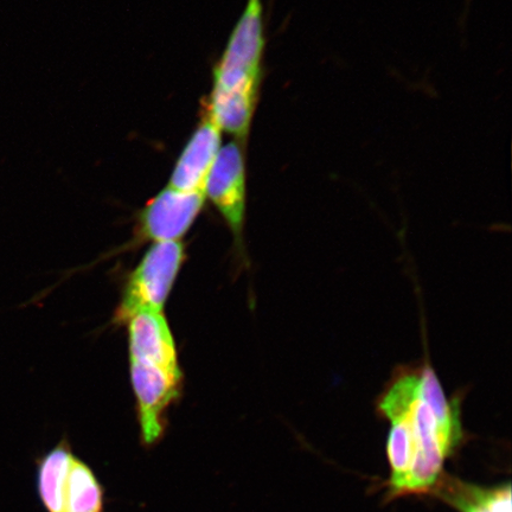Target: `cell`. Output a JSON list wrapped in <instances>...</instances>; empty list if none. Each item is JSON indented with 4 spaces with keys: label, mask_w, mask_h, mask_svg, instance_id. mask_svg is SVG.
<instances>
[{
    "label": "cell",
    "mask_w": 512,
    "mask_h": 512,
    "mask_svg": "<svg viewBox=\"0 0 512 512\" xmlns=\"http://www.w3.org/2000/svg\"><path fill=\"white\" fill-rule=\"evenodd\" d=\"M379 411L390 422L389 494L432 492L463 439L458 403L447 399L437 374L425 366L396 376L381 396Z\"/></svg>",
    "instance_id": "1"
},
{
    "label": "cell",
    "mask_w": 512,
    "mask_h": 512,
    "mask_svg": "<svg viewBox=\"0 0 512 512\" xmlns=\"http://www.w3.org/2000/svg\"><path fill=\"white\" fill-rule=\"evenodd\" d=\"M56 512H106L104 486L78 456L73 457L63 480Z\"/></svg>",
    "instance_id": "10"
},
{
    "label": "cell",
    "mask_w": 512,
    "mask_h": 512,
    "mask_svg": "<svg viewBox=\"0 0 512 512\" xmlns=\"http://www.w3.org/2000/svg\"><path fill=\"white\" fill-rule=\"evenodd\" d=\"M206 196L166 187L140 210L136 238L139 242L179 241L200 215Z\"/></svg>",
    "instance_id": "6"
},
{
    "label": "cell",
    "mask_w": 512,
    "mask_h": 512,
    "mask_svg": "<svg viewBox=\"0 0 512 512\" xmlns=\"http://www.w3.org/2000/svg\"><path fill=\"white\" fill-rule=\"evenodd\" d=\"M222 131L206 111L176 160L168 187L204 194L209 172L221 150Z\"/></svg>",
    "instance_id": "7"
},
{
    "label": "cell",
    "mask_w": 512,
    "mask_h": 512,
    "mask_svg": "<svg viewBox=\"0 0 512 512\" xmlns=\"http://www.w3.org/2000/svg\"><path fill=\"white\" fill-rule=\"evenodd\" d=\"M184 259L181 241L153 243L126 281L114 323L126 324L143 311H163Z\"/></svg>",
    "instance_id": "3"
},
{
    "label": "cell",
    "mask_w": 512,
    "mask_h": 512,
    "mask_svg": "<svg viewBox=\"0 0 512 512\" xmlns=\"http://www.w3.org/2000/svg\"><path fill=\"white\" fill-rule=\"evenodd\" d=\"M204 196L220 211L236 246L243 251V228L246 220L247 181L245 145L233 140L221 147L209 172Z\"/></svg>",
    "instance_id": "5"
},
{
    "label": "cell",
    "mask_w": 512,
    "mask_h": 512,
    "mask_svg": "<svg viewBox=\"0 0 512 512\" xmlns=\"http://www.w3.org/2000/svg\"><path fill=\"white\" fill-rule=\"evenodd\" d=\"M130 362L150 364L182 373L168 320L162 311H143L126 323Z\"/></svg>",
    "instance_id": "8"
},
{
    "label": "cell",
    "mask_w": 512,
    "mask_h": 512,
    "mask_svg": "<svg viewBox=\"0 0 512 512\" xmlns=\"http://www.w3.org/2000/svg\"><path fill=\"white\" fill-rule=\"evenodd\" d=\"M131 382L137 402L143 446H156L168 427V411L182 392V373L130 362Z\"/></svg>",
    "instance_id": "4"
},
{
    "label": "cell",
    "mask_w": 512,
    "mask_h": 512,
    "mask_svg": "<svg viewBox=\"0 0 512 512\" xmlns=\"http://www.w3.org/2000/svg\"><path fill=\"white\" fill-rule=\"evenodd\" d=\"M265 44L262 0H247L245 11L214 68L210 95L258 104Z\"/></svg>",
    "instance_id": "2"
},
{
    "label": "cell",
    "mask_w": 512,
    "mask_h": 512,
    "mask_svg": "<svg viewBox=\"0 0 512 512\" xmlns=\"http://www.w3.org/2000/svg\"><path fill=\"white\" fill-rule=\"evenodd\" d=\"M432 492L459 512H512L510 484L485 488L443 476Z\"/></svg>",
    "instance_id": "9"
}]
</instances>
